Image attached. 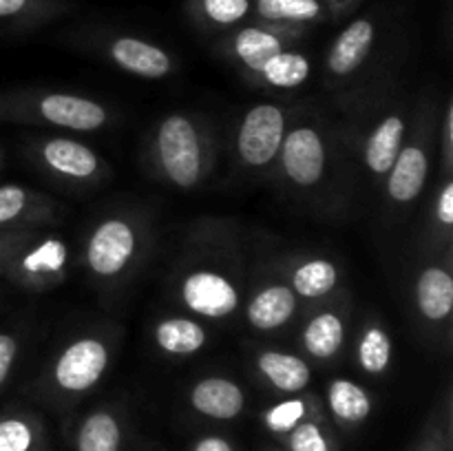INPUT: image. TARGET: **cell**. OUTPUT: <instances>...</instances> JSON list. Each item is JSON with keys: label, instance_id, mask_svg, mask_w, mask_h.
<instances>
[{"label": "cell", "instance_id": "31", "mask_svg": "<svg viewBox=\"0 0 453 451\" xmlns=\"http://www.w3.org/2000/svg\"><path fill=\"white\" fill-rule=\"evenodd\" d=\"M292 451H327V442L321 429L312 423L296 424L290 438Z\"/></svg>", "mask_w": 453, "mask_h": 451}, {"label": "cell", "instance_id": "14", "mask_svg": "<svg viewBox=\"0 0 453 451\" xmlns=\"http://www.w3.org/2000/svg\"><path fill=\"white\" fill-rule=\"evenodd\" d=\"M416 305L427 321H445L453 308V279L445 268H425L416 281Z\"/></svg>", "mask_w": 453, "mask_h": 451}, {"label": "cell", "instance_id": "27", "mask_svg": "<svg viewBox=\"0 0 453 451\" xmlns=\"http://www.w3.org/2000/svg\"><path fill=\"white\" fill-rule=\"evenodd\" d=\"M31 195L22 186L4 184L0 186V228L13 224L29 210Z\"/></svg>", "mask_w": 453, "mask_h": 451}, {"label": "cell", "instance_id": "3", "mask_svg": "<svg viewBox=\"0 0 453 451\" xmlns=\"http://www.w3.org/2000/svg\"><path fill=\"white\" fill-rule=\"evenodd\" d=\"M106 365H109L106 345L100 339L84 336L66 345L65 352L58 356L53 376L65 392L80 394L91 389L104 376Z\"/></svg>", "mask_w": 453, "mask_h": 451}, {"label": "cell", "instance_id": "13", "mask_svg": "<svg viewBox=\"0 0 453 451\" xmlns=\"http://www.w3.org/2000/svg\"><path fill=\"white\" fill-rule=\"evenodd\" d=\"M296 312L295 290L288 286H268L248 303V321L257 330H277Z\"/></svg>", "mask_w": 453, "mask_h": 451}, {"label": "cell", "instance_id": "19", "mask_svg": "<svg viewBox=\"0 0 453 451\" xmlns=\"http://www.w3.org/2000/svg\"><path fill=\"white\" fill-rule=\"evenodd\" d=\"M327 402L334 416L348 423H361L370 416L372 401L363 387L348 378H334L327 387Z\"/></svg>", "mask_w": 453, "mask_h": 451}, {"label": "cell", "instance_id": "36", "mask_svg": "<svg viewBox=\"0 0 453 451\" xmlns=\"http://www.w3.org/2000/svg\"><path fill=\"white\" fill-rule=\"evenodd\" d=\"M12 246H13V237L0 233V259H3L9 250H12Z\"/></svg>", "mask_w": 453, "mask_h": 451}, {"label": "cell", "instance_id": "26", "mask_svg": "<svg viewBox=\"0 0 453 451\" xmlns=\"http://www.w3.org/2000/svg\"><path fill=\"white\" fill-rule=\"evenodd\" d=\"M259 13L273 20H312L321 11L317 0H259Z\"/></svg>", "mask_w": 453, "mask_h": 451}, {"label": "cell", "instance_id": "21", "mask_svg": "<svg viewBox=\"0 0 453 451\" xmlns=\"http://www.w3.org/2000/svg\"><path fill=\"white\" fill-rule=\"evenodd\" d=\"M279 51H281V40L270 31L248 27V29L239 31L234 38V53L252 71L264 69L265 62L277 56Z\"/></svg>", "mask_w": 453, "mask_h": 451}, {"label": "cell", "instance_id": "10", "mask_svg": "<svg viewBox=\"0 0 453 451\" xmlns=\"http://www.w3.org/2000/svg\"><path fill=\"white\" fill-rule=\"evenodd\" d=\"M111 57L124 71L140 78L157 80L171 71V57L155 44L137 38H118L111 44Z\"/></svg>", "mask_w": 453, "mask_h": 451}, {"label": "cell", "instance_id": "25", "mask_svg": "<svg viewBox=\"0 0 453 451\" xmlns=\"http://www.w3.org/2000/svg\"><path fill=\"white\" fill-rule=\"evenodd\" d=\"M392 361V340L380 327H370L358 343V363L367 374H383Z\"/></svg>", "mask_w": 453, "mask_h": 451}, {"label": "cell", "instance_id": "34", "mask_svg": "<svg viewBox=\"0 0 453 451\" xmlns=\"http://www.w3.org/2000/svg\"><path fill=\"white\" fill-rule=\"evenodd\" d=\"M195 451H233L224 438H203Z\"/></svg>", "mask_w": 453, "mask_h": 451}, {"label": "cell", "instance_id": "4", "mask_svg": "<svg viewBox=\"0 0 453 451\" xmlns=\"http://www.w3.org/2000/svg\"><path fill=\"white\" fill-rule=\"evenodd\" d=\"M135 230L124 219H106L93 230L87 243V264L97 277H115L135 255Z\"/></svg>", "mask_w": 453, "mask_h": 451}, {"label": "cell", "instance_id": "29", "mask_svg": "<svg viewBox=\"0 0 453 451\" xmlns=\"http://www.w3.org/2000/svg\"><path fill=\"white\" fill-rule=\"evenodd\" d=\"M303 414H305L303 401L292 398V401H283L279 402L277 407H273V409L265 414V423H268V427L273 429V432H290V429H295L296 424H299V420L303 418Z\"/></svg>", "mask_w": 453, "mask_h": 451}, {"label": "cell", "instance_id": "12", "mask_svg": "<svg viewBox=\"0 0 453 451\" xmlns=\"http://www.w3.org/2000/svg\"><path fill=\"white\" fill-rule=\"evenodd\" d=\"M374 42V27L370 20H354L332 44L327 69L334 75H349L363 65Z\"/></svg>", "mask_w": 453, "mask_h": 451}, {"label": "cell", "instance_id": "6", "mask_svg": "<svg viewBox=\"0 0 453 451\" xmlns=\"http://www.w3.org/2000/svg\"><path fill=\"white\" fill-rule=\"evenodd\" d=\"M279 155L288 180L301 188L319 184L326 172V144L312 126H296L286 133Z\"/></svg>", "mask_w": 453, "mask_h": 451}, {"label": "cell", "instance_id": "30", "mask_svg": "<svg viewBox=\"0 0 453 451\" xmlns=\"http://www.w3.org/2000/svg\"><path fill=\"white\" fill-rule=\"evenodd\" d=\"M203 11L219 25H233L248 13V0H203Z\"/></svg>", "mask_w": 453, "mask_h": 451}, {"label": "cell", "instance_id": "20", "mask_svg": "<svg viewBox=\"0 0 453 451\" xmlns=\"http://www.w3.org/2000/svg\"><path fill=\"white\" fill-rule=\"evenodd\" d=\"M336 279H339V272H336V265L332 261L310 259L301 264L292 274V290L305 299H317V296L334 290Z\"/></svg>", "mask_w": 453, "mask_h": 451}, {"label": "cell", "instance_id": "32", "mask_svg": "<svg viewBox=\"0 0 453 451\" xmlns=\"http://www.w3.org/2000/svg\"><path fill=\"white\" fill-rule=\"evenodd\" d=\"M18 354V343L12 334H4L0 332V387L7 380L9 371H12L13 363H16Z\"/></svg>", "mask_w": 453, "mask_h": 451}, {"label": "cell", "instance_id": "15", "mask_svg": "<svg viewBox=\"0 0 453 451\" xmlns=\"http://www.w3.org/2000/svg\"><path fill=\"white\" fill-rule=\"evenodd\" d=\"M405 137V119L401 115H388L365 146V164L376 175H385L401 153V141Z\"/></svg>", "mask_w": 453, "mask_h": 451}, {"label": "cell", "instance_id": "5", "mask_svg": "<svg viewBox=\"0 0 453 451\" xmlns=\"http://www.w3.org/2000/svg\"><path fill=\"white\" fill-rule=\"evenodd\" d=\"M181 301L199 317L224 318L237 310L239 290L226 274L195 270L181 281Z\"/></svg>", "mask_w": 453, "mask_h": 451}, {"label": "cell", "instance_id": "7", "mask_svg": "<svg viewBox=\"0 0 453 451\" xmlns=\"http://www.w3.org/2000/svg\"><path fill=\"white\" fill-rule=\"evenodd\" d=\"M38 109L49 124L71 131H96L106 124L104 106L71 93H49L40 100Z\"/></svg>", "mask_w": 453, "mask_h": 451}, {"label": "cell", "instance_id": "17", "mask_svg": "<svg viewBox=\"0 0 453 451\" xmlns=\"http://www.w3.org/2000/svg\"><path fill=\"white\" fill-rule=\"evenodd\" d=\"M155 340L166 354L190 356L206 345L208 334L193 318H164L155 327Z\"/></svg>", "mask_w": 453, "mask_h": 451}, {"label": "cell", "instance_id": "1", "mask_svg": "<svg viewBox=\"0 0 453 451\" xmlns=\"http://www.w3.org/2000/svg\"><path fill=\"white\" fill-rule=\"evenodd\" d=\"M155 153L164 175L177 188H193L203 177V141L193 119L173 113L159 124Z\"/></svg>", "mask_w": 453, "mask_h": 451}, {"label": "cell", "instance_id": "16", "mask_svg": "<svg viewBox=\"0 0 453 451\" xmlns=\"http://www.w3.org/2000/svg\"><path fill=\"white\" fill-rule=\"evenodd\" d=\"M257 367L281 392H301L310 383L308 363L295 354L268 349V352L259 354Z\"/></svg>", "mask_w": 453, "mask_h": 451}, {"label": "cell", "instance_id": "2", "mask_svg": "<svg viewBox=\"0 0 453 451\" xmlns=\"http://www.w3.org/2000/svg\"><path fill=\"white\" fill-rule=\"evenodd\" d=\"M286 135V115L274 104L252 106L242 119L237 133V150L243 164L261 168L273 162L281 150Z\"/></svg>", "mask_w": 453, "mask_h": 451}, {"label": "cell", "instance_id": "9", "mask_svg": "<svg viewBox=\"0 0 453 451\" xmlns=\"http://www.w3.org/2000/svg\"><path fill=\"white\" fill-rule=\"evenodd\" d=\"M429 159L423 146L411 144L398 153L396 162L389 168V197L398 203H410L423 193L427 181Z\"/></svg>", "mask_w": 453, "mask_h": 451}, {"label": "cell", "instance_id": "35", "mask_svg": "<svg viewBox=\"0 0 453 451\" xmlns=\"http://www.w3.org/2000/svg\"><path fill=\"white\" fill-rule=\"evenodd\" d=\"M27 0H0V18L16 16L25 9Z\"/></svg>", "mask_w": 453, "mask_h": 451}, {"label": "cell", "instance_id": "23", "mask_svg": "<svg viewBox=\"0 0 453 451\" xmlns=\"http://www.w3.org/2000/svg\"><path fill=\"white\" fill-rule=\"evenodd\" d=\"M119 427L106 411H97L84 420L78 436L80 451H118Z\"/></svg>", "mask_w": 453, "mask_h": 451}, {"label": "cell", "instance_id": "33", "mask_svg": "<svg viewBox=\"0 0 453 451\" xmlns=\"http://www.w3.org/2000/svg\"><path fill=\"white\" fill-rule=\"evenodd\" d=\"M436 219L441 221L442 226H447V228L453 224V184L451 181H447L445 188H442L441 195H438Z\"/></svg>", "mask_w": 453, "mask_h": 451}, {"label": "cell", "instance_id": "18", "mask_svg": "<svg viewBox=\"0 0 453 451\" xmlns=\"http://www.w3.org/2000/svg\"><path fill=\"white\" fill-rule=\"evenodd\" d=\"M345 339L343 318L334 312H321L305 325L303 343L314 358H332Z\"/></svg>", "mask_w": 453, "mask_h": 451}, {"label": "cell", "instance_id": "24", "mask_svg": "<svg viewBox=\"0 0 453 451\" xmlns=\"http://www.w3.org/2000/svg\"><path fill=\"white\" fill-rule=\"evenodd\" d=\"M66 250L60 241H44L42 246L31 250L29 255L22 256L18 261V272L25 279H38L47 277V274L60 272V268L65 265Z\"/></svg>", "mask_w": 453, "mask_h": 451}, {"label": "cell", "instance_id": "8", "mask_svg": "<svg viewBox=\"0 0 453 451\" xmlns=\"http://www.w3.org/2000/svg\"><path fill=\"white\" fill-rule=\"evenodd\" d=\"M42 162L58 175L69 180H88L100 168V159L88 146L66 137H51L42 144Z\"/></svg>", "mask_w": 453, "mask_h": 451}, {"label": "cell", "instance_id": "28", "mask_svg": "<svg viewBox=\"0 0 453 451\" xmlns=\"http://www.w3.org/2000/svg\"><path fill=\"white\" fill-rule=\"evenodd\" d=\"M34 433L20 418L0 420V451H29Z\"/></svg>", "mask_w": 453, "mask_h": 451}, {"label": "cell", "instance_id": "11", "mask_svg": "<svg viewBox=\"0 0 453 451\" xmlns=\"http://www.w3.org/2000/svg\"><path fill=\"white\" fill-rule=\"evenodd\" d=\"M190 402L199 414L230 420L242 414L243 392L233 380L212 376V378H203L195 385L193 392H190Z\"/></svg>", "mask_w": 453, "mask_h": 451}, {"label": "cell", "instance_id": "22", "mask_svg": "<svg viewBox=\"0 0 453 451\" xmlns=\"http://www.w3.org/2000/svg\"><path fill=\"white\" fill-rule=\"evenodd\" d=\"M268 84L277 88H295L308 80L310 75V62L308 57L301 53L279 51L277 56L270 57L259 71Z\"/></svg>", "mask_w": 453, "mask_h": 451}]
</instances>
